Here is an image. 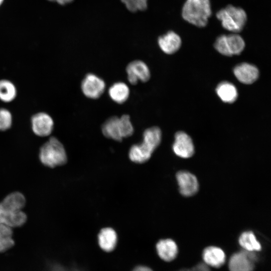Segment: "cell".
Masks as SVG:
<instances>
[{"label": "cell", "mask_w": 271, "mask_h": 271, "mask_svg": "<svg viewBox=\"0 0 271 271\" xmlns=\"http://www.w3.org/2000/svg\"><path fill=\"white\" fill-rule=\"evenodd\" d=\"M257 257L254 252L242 250L234 253L230 258V271H252Z\"/></svg>", "instance_id": "4"}, {"label": "cell", "mask_w": 271, "mask_h": 271, "mask_svg": "<svg viewBox=\"0 0 271 271\" xmlns=\"http://www.w3.org/2000/svg\"><path fill=\"white\" fill-rule=\"evenodd\" d=\"M233 73L238 81L245 84L253 83L259 76L257 68L247 63H242L236 65L233 69Z\"/></svg>", "instance_id": "11"}, {"label": "cell", "mask_w": 271, "mask_h": 271, "mask_svg": "<svg viewBox=\"0 0 271 271\" xmlns=\"http://www.w3.org/2000/svg\"><path fill=\"white\" fill-rule=\"evenodd\" d=\"M48 1H52V2H56L57 1V0H48Z\"/></svg>", "instance_id": "35"}, {"label": "cell", "mask_w": 271, "mask_h": 271, "mask_svg": "<svg viewBox=\"0 0 271 271\" xmlns=\"http://www.w3.org/2000/svg\"><path fill=\"white\" fill-rule=\"evenodd\" d=\"M17 91L15 85L7 80H0V99L5 102H10L14 99Z\"/></svg>", "instance_id": "25"}, {"label": "cell", "mask_w": 271, "mask_h": 271, "mask_svg": "<svg viewBox=\"0 0 271 271\" xmlns=\"http://www.w3.org/2000/svg\"><path fill=\"white\" fill-rule=\"evenodd\" d=\"M128 82L136 85L139 81L143 82L148 81L151 73L147 65L141 60H134L130 62L126 68Z\"/></svg>", "instance_id": "8"}, {"label": "cell", "mask_w": 271, "mask_h": 271, "mask_svg": "<svg viewBox=\"0 0 271 271\" xmlns=\"http://www.w3.org/2000/svg\"><path fill=\"white\" fill-rule=\"evenodd\" d=\"M216 17L224 29L234 33L241 32L247 21L245 11L231 5L219 10L216 14Z\"/></svg>", "instance_id": "3"}, {"label": "cell", "mask_w": 271, "mask_h": 271, "mask_svg": "<svg viewBox=\"0 0 271 271\" xmlns=\"http://www.w3.org/2000/svg\"><path fill=\"white\" fill-rule=\"evenodd\" d=\"M216 91L220 98L224 102L233 103L238 96L235 86L227 81H223L218 84Z\"/></svg>", "instance_id": "17"}, {"label": "cell", "mask_w": 271, "mask_h": 271, "mask_svg": "<svg viewBox=\"0 0 271 271\" xmlns=\"http://www.w3.org/2000/svg\"><path fill=\"white\" fill-rule=\"evenodd\" d=\"M123 138L131 136L134 131L133 125L131 122L130 116L127 114H124L119 117Z\"/></svg>", "instance_id": "26"}, {"label": "cell", "mask_w": 271, "mask_h": 271, "mask_svg": "<svg viewBox=\"0 0 271 271\" xmlns=\"http://www.w3.org/2000/svg\"><path fill=\"white\" fill-rule=\"evenodd\" d=\"M138 10L144 11L147 8V0H137Z\"/></svg>", "instance_id": "31"}, {"label": "cell", "mask_w": 271, "mask_h": 271, "mask_svg": "<svg viewBox=\"0 0 271 271\" xmlns=\"http://www.w3.org/2000/svg\"><path fill=\"white\" fill-rule=\"evenodd\" d=\"M211 13L210 0H186L182 11L183 19L198 27L206 26Z\"/></svg>", "instance_id": "1"}, {"label": "cell", "mask_w": 271, "mask_h": 271, "mask_svg": "<svg viewBox=\"0 0 271 271\" xmlns=\"http://www.w3.org/2000/svg\"><path fill=\"white\" fill-rule=\"evenodd\" d=\"M108 92L113 101L117 103L121 104L127 100L130 91L129 87L125 83L118 82L109 87Z\"/></svg>", "instance_id": "18"}, {"label": "cell", "mask_w": 271, "mask_h": 271, "mask_svg": "<svg viewBox=\"0 0 271 271\" xmlns=\"http://www.w3.org/2000/svg\"><path fill=\"white\" fill-rule=\"evenodd\" d=\"M238 242L244 250L248 251H258L261 249L260 242L251 231L242 232L239 237Z\"/></svg>", "instance_id": "21"}, {"label": "cell", "mask_w": 271, "mask_h": 271, "mask_svg": "<svg viewBox=\"0 0 271 271\" xmlns=\"http://www.w3.org/2000/svg\"><path fill=\"white\" fill-rule=\"evenodd\" d=\"M158 44L161 49L167 54L176 53L180 48L182 41L180 37L173 31H169L160 37Z\"/></svg>", "instance_id": "13"}, {"label": "cell", "mask_w": 271, "mask_h": 271, "mask_svg": "<svg viewBox=\"0 0 271 271\" xmlns=\"http://www.w3.org/2000/svg\"><path fill=\"white\" fill-rule=\"evenodd\" d=\"M214 46L215 49L222 55L225 56H232L227 47L226 35L218 36Z\"/></svg>", "instance_id": "27"}, {"label": "cell", "mask_w": 271, "mask_h": 271, "mask_svg": "<svg viewBox=\"0 0 271 271\" xmlns=\"http://www.w3.org/2000/svg\"><path fill=\"white\" fill-rule=\"evenodd\" d=\"M203 258L206 264L214 267H219L225 262L226 256L221 248L210 246L203 250Z\"/></svg>", "instance_id": "15"}, {"label": "cell", "mask_w": 271, "mask_h": 271, "mask_svg": "<svg viewBox=\"0 0 271 271\" xmlns=\"http://www.w3.org/2000/svg\"><path fill=\"white\" fill-rule=\"evenodd\" d=\"M156 248L158 256L165 261L174 260L178 252L177 244L170 238L160 240L156 244Z\"/></svg>", "instance_id": "12"}, {"label": "cell", "mask_w": 271, "mask_h": 271, "mask_svg": "<svg viewBox=\"0 0 271 271\" xmlns=\"http://www.w3.org/2000/svg\"><path fill=\"white\" fill-rule=\"evenodd\" d=\"M27 217L22 210H15L3 207L0 204V224L12 228L23 226Z\"/></svg>", "instance_id": "9"}, {"label": "cell", "mask_w": 271, "mask_h": 271, "mask_svg": "<svg viewBox=\"0 0 271 271\" xmlns=\"http://www.w3.org/2000/svg\"><path fill=\"white\" fill-rule=\"evenodd\" d=\"M125 5L126 8L131 12H134L138 10L137 0H121Z\"/></svg>", "instance_id": "29"}, {"label": "cell", "mask_w": 271, "mask_h": 271, "mask_svg": "<svg viewBox=\"0 0 271 271\" xmlns=\"http://www.w3.org/2000/svg\"><path fill=\"white\" fill-rule=\"evenodd\" d=\"M31 120L32 129L37 136L46 137L51 133L54 122L48 114L44 112L37 113L32 117Z\"/></svg>", "instance_id": "10"}, {"label": "cell", "mask_w": 271, "mask_h": 271, "mask_svg": "<svg viewBox=\"0 0 271 271\" xmlns=\"http://www.w3.org/2000/svg\"><path fill=\"white\" fill-rule=\"evenodd\" d=\"M12 117L11 112L5 108L0 109V130L9 129L12 124Z\"/></svg>", "instance_id": "28"}, {"label": "cell", "mask_w": 271, "mask_h": 271, "mask_svg": "<svg viewBox=\"0 0 271 271\" xmlns=\"http://www.w3.org/2000/svg\"><path fill=\"white\" fill-rule=\"evenodd\" d=\"M117 235L115 231L110 227L102 229L98 235V243L100 248L105 252H111L115 248Z\"/></svg>", "instance_id": "14"}, {"label": "cell", "mask_w": 271, "mask_h": 271, "mask_svg": "<svg viewBox=\"0 0 271 271\" xmlns=\"http://www.w3.org/2000/svg\"><path fill=\"white\" fill-rule=\"evenodd\" d=\"M226 40L228 48L232 56L239 55L244 50L245 42L238 34L233 33L226 35Z\"/></svg>", "instance_id": "24"}, {"label": "cell", "mask_w": 271, "mask_h": 271, "mask_svg": "<svg viewBox=\"0 0 271 271\" xmlns=\"http://www.w3.org/2000/svg\"><path fill=\"white\" fill-rule=\"evenodd\" d=\"M152 152L143 143L133 145L129 152L130 160L137 163H143L147 161L151 157Z\"/></svg>", "instance_id": "19"}, {"label": "cell", "mask_w": 271, "mask_h": 271, "mask_svg": "<svg viewBox=\"0 0 271 271\" xmlns=\"http://www.w3.org/2000/svg\"><path fill=\"white\" fill-rule=\"evenodd\" d=\"M4 0H0V6L2 4Z\"/></svg>", "instance_id": "34"}, {"label": "cell", "mask_w": 271, "mask_h": 271, "mask_svg": "<svg viewBox=\"0 0 271 271\" xmlns=\"http://www.w3.org/2000/svg\"><path fill=\"white\" fill-rule=\"evenodd\" d=\"M172 149L176 156L184 159L191 157L195 153V148L191 138L182 131L176 133Z\"/></svg>", "instance_id": "7"}, {"label": "cell", "mask_w": 271, "mask_h": 271, "mask_svg": "<svg viewBox=\"0 0 271 271\" xmlns=\"http://www.w3.org/2000/svg\"><path fill=\"white\" fill-rule=\"evenodd\" d=\"M12 229L7 225L0 224V253L8 251L14 245Z\"/></svg>", "instance_id": "23"}, {"label": "cell", "mask_w": 271, "mask_h": 271, "mask_svg": "<svg viewBox=\"0 0 271 271\" xmlns=\"http://www.w3.org/2000/svg\"><path fill=\"white\" fill-rule=\"evenodd\" d=\"M81 88L85 96L91 99H97L103 93L105 89V83L99 77L94 74L89 73L82 80Z\"/></svg>", "instance_id": "5"}, {"label": "cell", "mask_w": 271, "mask_h": 271, "mask_svg": "<svg viewBox=\"0 0 271 271\" xmlns=\"http://www.w3.org/2000/svg\"><path fill=\"white\" fill-rule=\"evenodd\" d=\"M189 271H210L207 264L200 263Z\"/></svg>", "instance_id": "30"}, {"label": "cell", "mask_w": 271, "mask_h": 271, "mask_svg": "<svg viewBox=\"0 0 271 271\" xmlns=\"http://www.w3.org/2000/svg\"><path fill=\"white\" fill-rule=\"evenodd\" d=\"M176 178L182 195L190 197L197 193L199 183L193 174L187 171H180L177 173Z\"/></svg>", "instance_id": "6"}, {"label": "cell", "mask_w": 271, "mask_h": 271, "mask_svg": "<svg viewBox=\"0 0 271 271\" xmlns=\"http://www.w3.org/2000/svg\"><path fill=\"white\" fill-rule=\"evenodd\" d=\"M0 204L4 208L22 210L26 204V198L22 193L15 192L7 195Z\"/></svg>", "instance_id": "22"}, {"label": "cell", "mask_w": 271, "mask_h": 271, "mask_svg": "<svg viewBox=\"0 0 271 271\" xmlns=\"http://www.w3.org/2000/svg\"><path fill=\"white\" fill-rule=\"evenodd\" d=\"M132 271H153V270L147 265H140L136 266Z\"/></svg>", "instance_id": "32"}, {"label": "cell", "mask_w": 271, "mask_h": 271, "mask_svg": "<svg viewBox=\"0 0 271 271\" xmlns=\"http://www.w3.org/2000/svg\"><path fill=\"white\" fill-rule=\"evenodd\" d=\"M162 140V131L158 126L147 128L143 133V143L152 152L159 146Z\"/></svg>", "instance_id": "20"}, {"label": "cell", "mask_w": 271, "mask_h": 271, "mask_svg": "<svg viewBox=\"0 0 271 271\" xmlns=\"http://www.w3.org/2000/svg\"><path fill=\"white\" fill-rule=\"evenodd\" d=\"M73 0H58L57 3L59 4L63 5L71 3Z\"/></svg>", "instance_id": "33"}, {"label": "cell", "mask_w": 271, "mask_h": 271, "mask_svg": "<svg viewBox=\"0 0 271 271\" xmlns=\"http://www.w3.org/2000/svg\"><path fill=\"white\" fill-rule=\"evenodd\" d=\"M39 159L44 165L49 168L63 165L67 160L63 145L55 137L50 138L40 148Z\"/></svg>", "instance_id": "2"}, {"label": "cell", "mask_w": 271, "mask_h": 271, "mask_svg": "<svg viewBox=\"0 0 271 271\" xmlns=\"http://www.w3.org/2000/svg\"><path fill=\"white\" fill-rule=\"evenodd\" d=\"M101 130L103 135L116 141H122L123 138L119 117L116 116L110 117L102 124Z\"/></svg>", "instance_id": "16"}]
</instances>
